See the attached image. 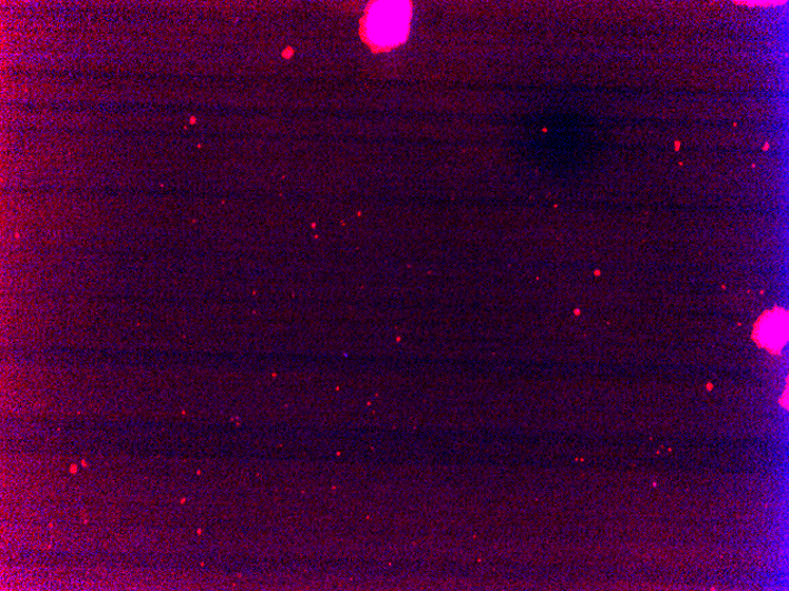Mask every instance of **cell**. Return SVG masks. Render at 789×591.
<instances>
[{
	"label": "cell",
	"mask_w": 789,
	"mask_h": 591,
	"mask_svg": "<svg viewBox=\"0 0 789 591\" xmlns=\"http://www.w3.org/2000/svg\"><path fill=\"white\" fill-rule=\"evenodd\" d=\"M410 19V3H372L362 24L366 41L378 50L398 47L406 41Z\"/></svg>",
	"instance_id": "cell-1"
},
{
	"label": "cell",
	"mask_w": 789,
	"mask_h": 591,
	"mask_svg": "<svg viewBox=\"0 0 789 591\" xmlns=\"http://www.w3.org/2000/svg\"><path fill=\"white\" fill-rule=\"evenodd\" d=\"M753 338L770 353H779L788 340V313L776 309L762 314L755 328Z\"/></svg>",
	"instance_id": "cell-2"
}]
</instances>
